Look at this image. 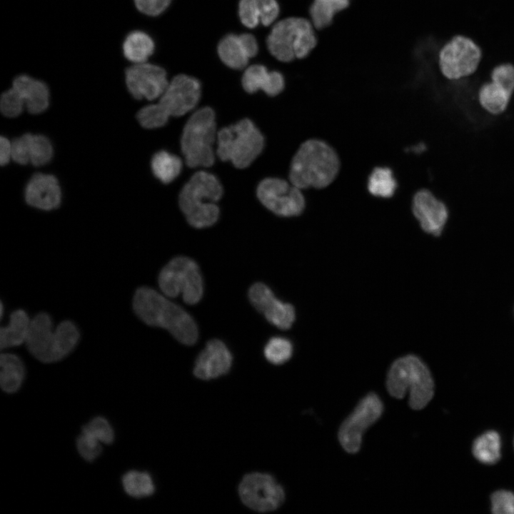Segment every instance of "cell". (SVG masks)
<instances>
[{"label":"cell","instance_id":"obj_12","mask_svg":"<svg viewBox=\"0 0 514 514\" xmlns=\"http://www.w3.org/2000/svg\"><path fill=\"white\" fill-rule=\"evenodd\" d=\"M242 503L260 513L276 510L285 500L283 487L270 474L251 473L242 478L238 485Z\"/></svg>","mask_w":514,"mask_h":514},{"label":"cell","instance_id":"obj_38","mask_svg":"<svg viewBox=\"0 0 514 514\" xmlns=\"http://www.w3.org/2000/svg\"><path fill=\"white\" fill-rule=\"evenodd\" d=\"M491 511L495 514H514V493L510 490L495 491L490 497Z\"/></svg>","mask_w":514,"mask_h":514},{"label":"cell","instance_id":"obj_7","mask_svg":"<svg viewBox=\"0 0 514 514\" xmlns=\"http://www.w3.org/2000/svg\"><path fill=\"white\" fill-rule=\"evenodd\" d=\"M215 113L210 107L196 111L183 129L181 148L190 168L210 167L215 161L213 144L217 140Z\"/></svg>","mask_w":514,"mask_h":514},{"label":"cell","instance_id":"obj_20","mask_svg":"<svg viewBox=\"0 0 514 514\" xmlns=\"http://www.w3.org/2000/svg\"><path fill=\"white\" fill-rule=\"evenodd\" d=\"M24 193L27 204L44 211L56 208L61 201L59 182L54 176L49 174L34 175L29 181Z\"/></svg>","mask_w":514,"mask_h":514},{"label":"cell","instance_id":"obj_15","mask_svg":"<svg viewBox=\"0 0 514 514\" xmlns=\"http://www.w3.org/2000/svg\"><path fill=\"white\" fill-rule=\"evenodd\" d=\"M124 77L128 92L138 100L159 98L169 83L166 71L148 62L131 64L125 69Z\"/></svg>","mask_w":514,"mask_h":514},{"label":"cell","instance_id":"obj_35","mask_svg":"<svg viewBox=\"0 0 514 514\" xmlns=\"http://www.w3.org/2000/svg\"><path fill=\"white\" fill-rule=\"evenodd\" d=\"M52 155L53 147L49 139L42 135H32L30 162L34 166H41L49 162Z\"/></svg>","mask_w":514,"mask_h":514},{"label":"cell","instance_id":"obj_34","mask_svg":"<svg viewBox=\"0 0 514 514\" xmlns=\"http://www.w3.org/2000/svg\"><path fill=\"white\" fill-rule=\"evenodd\" d=\"M81 431L89 433L102 444L109 445L114 440V430L109 420L102 416L92 418L82 427Z\"/></svg>","mask_w":514,"mask_h":514},{"label":"cell","instance_id":"obj_37","mask_svg":"<svg viewBox=\"0 0 514 514\" xmlns=\"http://www.w3.org/2000/svg\"><path fill=\"white\" fill-rule=\"evenodd\" d=\"M24 107L25 104L22 97L12 86L2 93L0 99V109L4 116L16 117L21 114Z\"/></svg>","mask_w":514,"mask_h":514},{"label":"cell","instance_id":"obj_19","mask_svg":"<svg viewBox=\"0 0 514 514\" xmlns=\"http://www.w3.org/2000/svg\"><path fill=\"white\" fill-rule=\"evenodd\" d=\"M258 43L252 34H228L218 44V54L228 67L241 69L258 53Z\"/></svg>","mask_w":514,"mask_h":514},{"label":"cell","instance_id":"obj_3","mask_svg":"<svg viewBox=\"0 0 514 514\" xmlns=\"http://www.w3.org/2000/svg\"><path fill=\"white\" fill-rule=\"evenodd\" d=\"M79 338V329L74 322L66 320L54 328L50 316L41 312L31 320L25 343L28 351L37 360L50 363L68 356Z\"/></svg>","mask_w":514,"mask_h":514},{"label":"cell","instance_id":"obj_26","mask_svg":"<svg viewBox=\"0 0 514 514\" xmlns=\"http://www.w3.org/2000/svg\"><path fill=\"white\" fill-rule=\"evenodd\" d=\"M31 320L22 309L13 311L7 326L0 330V348L4 349L21 345L26 342Z\"/></svg>","mask_w":514,"mask_h":514},{"label":"cell","instance_id":"obj_29","mask_svg":"<svg viewBox=\"0 0 514 514\" xmlns=\"http://www.w3.org/2000/svg\"><path fill=\"white\" fill-rule=\"evenodd\" d=\"M151 165L154 176L163 183L173 181L182 169L181 159L166 151L155 153Z\"/></svg>","mask_w":514,"mask_h":514},{"label":"cell","instance_id":"obj_21","mask_svg":"<svg viewBox=\"0 0 514 514\" xmlns=\"http://www.w3.org/2000/svg\"><path fill=\"white\" fill-rule=\"evenodd\" d=\"M12 87L19 93L30 114H38L48 108L49 89L43 81L28 74H19L14 79Z\"/></svg>","mask_w":514,"mask_h":514},{"label":"cell","instance_id":"obj_10","mask_svg":"<svg viewBox=\"0 0 514 514\" xmlns=\"http://www.w3.org/2000/svg\"><path fill=\"white\" fill-rule=\"evenodd\" d=\"M158 283L165 296L174 298L181 295L187 304H196L203 296V283L199 267L188 257L172 258L160 271Z\"/></svg>","mask_w":514,"mask_h":514},{"label":"cell","instance_id":"obj_39","mask_svg":"<svg viewBox=\"0 0 514 514\" xmlns=\"http://www.w3.org/2000/svg\"><path fill=\"white\" fill-rule=\"evenodd\" d=\"M32 135L25 133L11 142V158L24 165L30 162L31 141Z\"/></svg>","mask_w":514,"mask_h":514},{"label":"cell","instance_id":"obj_18","mask_svg":"<svg viewBox=\"0 0 514 514\" xmlns=\"http://www.w3.org/2000/svg\"><path fill=\"white\" fill-rule=\"evenodd\" d=\"M233 357L226 344L212 339L198 356L193 374L201 380H211L226 374L232 366Z\"/></svg>","mask_w":514,"mask_h":514},{"label":"cell","instance_id":"obj_9","mask_svg":"<svg viewBox=\"0 0 514 514\" xmlns=\"http://www.w3.org/2000/svg\"><path fill=\"white\" fill-rule=\"evenodd\" d=\"M316 43L311 24L299 17H290L276 23L266 40L270 53L283 62L306 57Z\"/></svg>","mask_w":514,"mask_h":514},{"label":"cell","instance_id":"obj_14","mask_svg":"<svg viewBox=\"0 0 514 514\" xmlns=\"http://www.w3.org/2000/svg\"><path fill=\"white\" fill-rule=\"evenodd\" d=\"M256 193L261 203L278 216H298L306 206L301 189L281 178H264L259 183Z\"/></svg>","mask_w":514,"mask_h":514},{"label":"cell","instance_id":"obj_24","mask_svg":"<svg viewBox=\"0 0 514 514\" xmlns=\"http://www.w3.org/2000/svg\"><path fill=\"white\" fill-rule=\"evenodd\" d=\"M154 50L153 39L141 30L128 32L121 44L123 56L131 64L147 62Z\"/></svg>","mask_w":514,"mask_h":514},{"label":"cell","instance_id":"obj_4","mask_svg":"<svg viewBox=\"0 0 514 514\" xmlns=\"http://www.w3.org/2000/svg\"><path fill=\"white\" fill-rule=\"evenodd\" d=\"M386 388L393 398L401 399L408 394V404L413 410L424 408L434 395V381L427 366L415 355L396 359L390 366Z\"/></svg>","mask_w":514,"mask_h":514},{"label":"cell","instance_id":"obj_22","mask_svg":"<svg viewBox=\"0 0 514 514\" xmlns=\"http://www.w3.org/2000/svg\"><path fill=\"white\" fill-rule=\"evenodd\" d=\"M241 83L244 90L249 94L261 89L271 96L280 94L285 86L284 78L281 73L268 71L261 64L248 67L243 73Z\"/></svg>","mask_w":514,"mask_h":514},{"label":"cell","instance_id":"obj_17","mask_svg":"<svg viewBox=\"0 0 514 514\" xmlns=\"http://www.w3.org/2000/svg\"><path fill=\"white\" fill-rule=\"evenodd\" d=\"M248 298L257 311L277 328L289 329L296 319L294 307L278 299L263 283L253 284L248 290Z\"/></svg>","mask_w":514,"mask_h":514},{"label":"cell","instance_id":"obj_33","mask_svg":"<svg viewBox=\"0 0 514 514\" xmlns=\"http://www.w3.org/2000/svg\"><path fill=\"white\" fill-rule=\"evenodd\" d=\"M266 360L273 365H281L290 360L293 354L291 341L281 336L271 338L263 349Z\"/></svg>","mask_w":514,"mask_h":514},{"label":"cell","instance_id":"obj_5","mask_svg":"<svg viewBox=\"0 0 514 514\" xmlns=\"http://www.w3.org/2000/svg\"><path fill=\"white\" fill-rule=\"evenodd\" d=\"M200 96L201 85L196 79L186 74L177 75L168 83L157 104L146 106L138 111L137 120L146 128L161 127L170 116H181L191 111Z\"/></svg>","mask_w":514,"mask_h":514},{"label":"cell","instance_id":"obj_25","mask_svg":"<svg viewBox=\"0 0 514 514\" xmlns=\"http://www.w3.org/2000/svg\"><path fill=\"white\" fill-rule=\"evenodd\" d=\"M512 95L500 84L489 81L479 88L478 100L483 109L491 115L497 116L507 110Z\"/></svg>","mask_w":514,"mask_h":514},{"label":"cell","instance_id":"obj_42","mask_svg":"<svg viewBox=\"0 0 514 514\" xmlns=\"http://www.w3.org/2000/svg\"><path fill=\"white\" fill-rule=\"evenodd\" d=\"M11 158V142L6 137L0 138V163L4 166Z\"/></svg>","mask_w":514,"mask_h":514},{"label":"cell","instance_id":"obj_2","mask_svg":"<svg viewBox=\"0 0 514 514\" xmlns=\"http://www.w3.org/2000/svg\"><path fill=\"white\" fill-rule=\"evenodd\" d=\"M340 161L335 150L319 139L303 142L292 158L290 183L300 189L323 188L336 178Z\"/></svg>","mask_w":514,"mask_h":514},{"label":"cell","instance_id":"obj_27","mask_svg":"<svg viewBox=\"0 0 514 514\" xmlns=\"http://www.w3.org/2000/svg\"><path fill=\"white\" fill-rule=\"evenodd\" d=\"M0 385L7 393L16 392L25 378V366L21 359L12 353H2L0 357Z\"/></svg>","mask_w":514,"mask_h":514},{"label":"cell","instance_id":"obj_23","mask_svg":"<svg viewBox=\"0 0 514 514\" xmlns=\"http://www.w3.org/2000/svg\"><path fill=\"white\" fill-rule=\"evenodd\" d=\"M279 14L276 0H240L238 14L241 23L248 28H255L260 23L271 24Z\"/></svg>","mask_w":514,"mask_h":514},{"label":"cell","instance_id":"obj_11","mask_svg":"<svg viewBox=\"0 0 514 514\" xmlns=\"http://www.w3.org/2000/svg\"><path fill=\"white\" fill-rule=\"evenodd\" d=\"M481 56L480 48L471 39L456 35L440 51V72L448 80L465 79L476 72Z\"/></svg>","mask_w":514,"mask_h":514},{"label":"cell","instance_id":"obj_30","mask_svg":"<svg viewBox=\"0 0 514 514\" xmlns=\"http://www.w3.org/2000/svg\"><path fill=\"white\" fill-rule=\"evenodd\" d=\"M121 483L126 493L133 498L148 497L155 492L153 480L145 471L132 470L126 472L122 476Z\"/></svg>","mask_w":514,"mask_h":514},{"label":"cell","instance_id":"obj_8","mask_svg":"<svg viewBox=\"0 0 514 514\" xmlns=\"http://www.w3.org/2000/svg\"><path fill=\"white\" fill-rule=\"evenodd\" d=\"M216 141L218 158L238 168L250 166L264 146L262 133L248 119L220 129Z\"/></svg>","mask_w":514,"mask_h":514},{"label":"cell","instance_id":"obj_40","mask_svg":"<svg viewBox=\"0 0 514 514\" xmlns=\"http://www.w3.org/2000/svg\"><path fill=\"white\" fill-rule=\"evenodd\" d=\"M490 81L496 82L508 91L514 92V66L510 63L500 64L490 72Z\"/></svg>","mask_w":514,"mask_h":514},{"label":"cell","instance_id":"obj_1","mask_svg":"<svg viewBox=\"0 0 514 514\" xmlns=\"http://www.w3.org/2000/svg\"><path fill=\"white\" fill-rule=\"evenodd\" d=\"M133 309L146 324L166 329L180 343L194 344L198 330L193 318L178 305L154 289L139 287L133 295Z\"/></svg>","mask_w":514,"mask_h":514},{"label":"cell","instance_id":"obj_16","mask_svg":"<svg viewBox=\"0 0 514 514\" xmlns=\"http://www.w3.org/2000/svg\"><path fill=\"white\" fill-rule=\"evenodd\" d=\"M411 208L423 231L433 236L442 234L450 218L449 208L443 200L423 188L414 194Z\"/></svg>","mask_w":514,"mask_h":514},{"label":"cell","instance_id":"obj_28","mask_svg":"<svg viewBox=\"0 0 514 514\" xmlns=\"http://www.w3.org/2000/svg\"><path fill=\"white\" fill-rule=\"evenodd\" d=\"M501 438L495 430H488L475 439L472 446L474 457L480 463L492 465L501 457Z\"/></svg>","mask_w":514,"mask_h":514},{"label":"cell","instance_id":"obj_6","mask_svg":"<svg viewBox=\"0 0 514 514\" xmlns=\"http://www.w3.org/2000/svg\"><path fill=\"white\" fill-rule=\"evenodd\" d=\"M222 194V186L214 175L203 171L195 173L178 197L180 208L188 223L196 228L213 225L219 217L216 203Z\"/></svg>","mask_w":514,"mask_h":514},{"label":"cell","instance_id":"obj_13","mask_svg":"<svg viewBox=\"0 0 514 514\" xmlns=\"http://www.w3.org/2000/svg\"><path fill=\"white\" fill-rule=\"evenodd\" d=\"M383 410V403L375 393H369L359 402L338 431L339 442L346 452L356 453L359 450L363 434L378 420Z\"/></svg>","mask_w":514,"mask_h":514},{"label":"cell","instance_id":"obj_41","mask_svg":"<svg viewBox=\"0 0 514 514\" xmlns=\"http://www.w3.org/2000/svg\"><path fill=\"white\" fill-rule=\"evenodd\" d=\"M171 0H133L136 9L149 16L162 14L169 6Z\"/></svg>","mask_w":514,"mask_h":514},{"label":"cell","instance_id":"obj_32","mask_svg":"<svg viewBox=\"0 0 514 514\" xmlns=\"http://www.w3.org/2000/svg\"><path fill=\"white\" fill-rule=\"evenodd\" d=\"M396 188L397 182L389 168L376 167L372 171L368 181V189L372 195L390 198Z\"/></svg>","mask_w":514,"mask_h":514},{"label":"cell","instance_id":"obj_36","mask_svg":"<svg viewBox=\"0 0 514 514\" xmlns=\"http://www.w3.org/2000/svg\"><path fill=\"white\" fill-rule=\"evenodd\" d=\"M76 444L81 457L89 462L96 459L102 451V443L84 431L77 438Z\"/></svg>","mask_w":514,"mask_h":514},{"label":"cell","instance_id":"obj_31","mask_svg":"<svg viewBox=\"0 0 514 514\" xmlns=\"http://www.w3.org/2000/svg\"><path fill=\"white\" fill-rule=\"evenodd\" d=\"M350 0H314L310 16L316 28L323 29L331 24L334 15L348 7Z\"/></svg>","mask_w":514,"mask_h":514}]
</instances>
